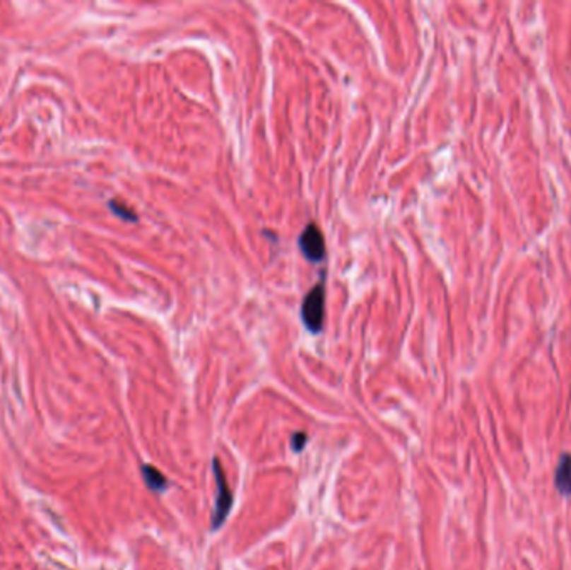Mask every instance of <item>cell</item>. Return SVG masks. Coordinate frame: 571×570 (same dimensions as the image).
<instances>
[{"label": "cell", "instance_id": "6da1fadb", "mask_svg": "<svg viewBox=\"0 0 571 570\" xmlns=\"http://www.w3.org/2000/svg\"><path fill=\"white\" fill-rule=\"evenodd\" d=\"M326 315V289L324 283H317L310 293L306 294L301 308L302 323L311 333H319L324 326Z\"/></svg>", "mask_w": 571, "mask_h": 570}, {"label": "cell", "instance_id": "7a4b0ae2", "mask_svg": "<svg viewBox=\"0 0 571 570\" xmlns=\"http://www.w3.org/2000/svg\"><path fill=\"white\" fill-rule=\"evenodd\" d=\"M213 468L216 484H218V499H216V508L213 513V530H218V528L224 523L225 518H228V515L232 508V492L229 490L228 480H225L224 477V470L219 458H214Z\"/></svg>", "mask_w": 571, "mask_h": 570}, {"label": "cell", "instance_id": "3957f363", "mask_svg": "<svg viewBox=\"0 0 571 570\" xmlns=\"http://www.w3.org/2000/svg\"><path fill=\"white\" fill-rule=\"evenodd\" d=\"M299 248H301L304 257L312 261V263L324 260L326 243L316 224H307L301 236H299Z\"/></svg>", "mask_w": 571, "mask_h": 570}, {"label": "cell", "instance_id": "277c9868", "mask_svg": "<svg viewBox=\"0 0 571 570\" xmlns=\"http://www.w3.org/2000/svg\"><path fill=\"white\" fill-rule=\"evenodd\" d=\"M555 487L563 496H571V452L560 455L555 468Z\"/></svg>", "mask_w": 571, "mask_h": 570}, {"label": "cell", "instance_id": "5b68a950", "mask_svg": "<svg viewBox=\"0 0 571 570\" xmlns=\"http://www.w3.org/2000/svg\"><path fill=\"white\" fill-rule=\"evenodd\" d=\"M142 473H144V480H146V484L149 485L151 490H155V492L165 490V487H167V480H165V477L158 470V468L144 465L142 467Z\"/></svg>", "mask_w": 571, "mask_h": 570}, {"label": "cell", "instance_id": "8992f818", "mask_svg": "<svg viewBox=\"0 0 571 570\" xmlns=\"http://www.w3.org/2000/svg\"><path fill=\"white\" fill-rule=\"evenodd\" d=\"M306 441H307V436H306V434H294V436H293V448H294V452H301V450L304 448V445H306Z\"/></svg>", "mask_w": 571, "mask_h": 570}, {"label": "cell", "instance_id": "52a82bcc", "mask_svg": "<svg viewBox=\"0 0 571 570\" xmlns=\"http://www.w3.org/2000/svg\"><path fill=\"white\" fill-rule=\"evenodd\" d=\"M110 208H112L114 211H116L117 213V216H121V218H124V219H136V216H134V213H132V211H129V209H126V208H122L121 204H110Z\"/></svg>", "mask_w": 571, "mask_h": 570}]
</instances>
